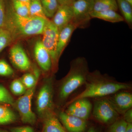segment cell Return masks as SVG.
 <instances>
[{
    "label": "cell",
    "instance_id": "cell-1",
    "mask_svg": "<svg viewBox=\"0 0 132 132\" xmlns=\"http://www.w3.org/2000/svg\"><path fill=\"white\" fill-rule=\"evenodd\" d=\"M85 85L84 90L69 102L68 105L78 99L103 98L119 91L132 88L131 84L119 82L106 75L102 74L97 70L89 72Z\"/></svg>",
    "mask_w": 132,
    "mask_h": 132
},
{
    "label": "cell",
    "instance_id": "cell-2",
    "mask_svg": "<svg viewBox=\"0 0 132 132\" xmlns=\"http://www.w3.org/2000/svg\"><path fill=\"white\" fill-rule=\"evenodd\" d=\"M49 19L30 16H21L12 8L6 10L5 24L3 28L8 31L13 40L31 36L42 34Z\"/></svg>",
    "mask_w": 132,
    "mask_h": 132
},
{
    "label": "cell",
    "instance_id": "cell-3",
    "mask_svg": "<svg viewBox=\"0 0 132 132\" xmlns=\"http://www.w3.org/2000/svg\"><path fill=\"white\" fill-rule=\"evenodd\" d=\"M89 72L87 61L84 57H77L72 61L69 72L58 88L57 100L59 104L64 103L76 90L85 85Z\"/></svg>",
    "mask_w": 132,
    "mask_h": 132
},
{
    "label": "cell",
    "instance_id": "cell-4",
    "mask_svg": "<svg viewBox=\"0 0 132 132\" xmlns=\"http://www.w3.org/2000/svg\"><path fill=\"white\" fill-rule=\"evenodd\" d=\"M54 87L52 78L43 83L38 93L36 99V109L40 118L43 119L54 112Z\"/></svg>",
    "mask_w": 132,
    "mask_h": 132
},
{
    "label": "cell",
    "instance_id": "cell-5",
    "mask_svg": "<svg viewBox=\"0 0 132 132\" xmlns=\"http://www.w3.org/2000/svg\"><path fill=\"white\" fill-rule=\"evenodd\" d=\"M93 114L95 119L99 122L110 125L119 119L120 116L106 97L98 98L95 101Z\"/></svg>",
    "mask_w": 132,
    "mask_h": 132
},
{
    "label": "cell",
    "instance_id": "cell-6",
    "mask_svg": "<svg viewBox=\"0 0 132 132\" xmlns=\"http://www.w3.org/2000/svg\"><path fill=\"white\" fill-rule=\"evenodd\" d=\"M59 33L58 28L52 20H48L43 29V45L49 53L52 59L53 69L56 68L59 62L57 55V43Z\"/></svg>",
    "mask_w": 132,
    "mask_h": 132
},
{
    "label": "cell",
    "instance_id": "cell-7",
    "mask_svg": "<svg viewBox=\"0 0 132 132\" xmlns=\"http://www.w3.org/2000/svg\"><path fill=\"white\" fill-rule=\"evenodd\" d=\"M71 5L73 15L72 22L77 28H86L92 19L90 13L93 10L94 0H75Z\"/></svg>",
    "mask_w": 132,
    "mask_h": 132
},
{
    "label": "cell",
    "instance_id": "cell-8",
    "mask_svg": "<svg viewBox=\"0 0 132 132\" xmlns=\"http://www.w3.org/2000/svg\"><path fill=\"white\" fill-rule=\"evenodd\" d=\"M36 86L27 89L24 94L14 102V106L19 112L23 123L34 125L36 121V117L32 108V99Z\"/></svg>",
    "mask_w": 132,
    "mask_h": 132
},
{
    "label": "cell",
    "instance_id": "cell-9",
    "mask_svg": "<svg viewBox=\"0 0 132 132\" xmlns=\"http://www.w3.org/2000/svg\"><path fill=\"white\" fill-rule=\"evenodd\" d=\"M93 109L91 102L87 98L78 99L69 104L66 113L86 121L90 117Z\"/></svg>",
    "mask_w": 132,
    "mask_h": 132
},
{
    "label": "cell",
    "instance_id": "cell-10",
    "mask_svg": "<svg viewBox=\"0 0 132 132\" xmlns=\"http://www.w3.org/2000/svg\"><path fill=\"white\" fill-rule=\"evenodd\" d=\"M112 106L120 115L132 107V94L128 90H122L107 97Z\"/></svg>",
    "mask_w": 132,
    "mask_h": 132
},
{
    "label": "cell",
    "instance_id": "cell-11",
    "mask_svg": "<svg viewBox=\"0 0 132 132\" xmlns=\"http://www.w3.org/2000/svg\"><path fill=\"white\" fill-rule=\"evenodd\" d=\"M9 54L12 63L19 70L27 71L31 68V62L23 47L20 44L13 45L10 48Z\"/></svg>",
    "mask_w": 132,
    "mask_h": 132
},
{
    "label": "cell",
    "instance_id": "cell-12",
    "mask_svg": "<svg viewBox=\"0 0 132 132\" xmlns=\"http://www.w3.org/2000/svg\"><path fill=\"white\" fill-rule=\"evenodd\" d=\"M58 118L68 132H84L86 130V120L69 115L64 111L59 113Z\"/></svg>",
    "mask_w": 132,
    "mask_h": 132
},
{
    "label": "cell",
    "instance_id": "cell-13",
    "mask_svg": "<svg viewBox=\"0 0 132 132\" xmlns=\"http://www.w3.org/2000/svg\"><path fill=\"white\" fill-rule=\"evenodd\" d=\"M34 51L36 61L42 69L46 72L51 71L53 69L52 59L40 39L36 42Z\"/></svg>",
    "mask_w": 132,
    "mask_h": 132
},
{
    "label": "cell",
    "instance_id": "cell-14",
    "mask_svg": "<svg viewBox=\"0 0 132 132\" xmlns=\"http://www.w3.org/2000/svg\"><path fill=\"white\" fill-rule=\"evenodd\" d=\"M73 13L71 5H60L53 16L52 21L59 31L72 21Z\"/></svg>",
    "mask_w": 132,
    "mask_h": 132
},
{
    "label": "cell",
    "instance_id": "cell-15",
    "mask_svg": "<svg viewBox=\"0 0 132 132\" xmlns=\"http://www.w3.org/2000/svg\"><path fill=\"white\" fill-rule=\"evenodd\" d=\"M77 28L75 24L71 22L59 31L57 50V57L59 60L64 49L68 44L74 31Z\"/></svg>",
    "mask_w": 132,
    "mask_h": 132
},
{
    "label": "cell",
    "instance_id": "cell-16",
    "mask_svg": "<svg viewBox=\"0 0 132 132\" xmlns=\"http://www.w3.org/2000/svg\"><path fill=\"white\" fill-rule=\"evenodd\" d=\"M42 132H68L54 112L43 119Z\"/></svg>",
    "mask_w": 132,
    "mask_h": 132
},
{
    "label": "cell",
    "instance_id": "cell-17",
    "mask_svg": "<svg viewBox=\"0 0 132 132\" xmlns=\"http://www.w3.org/2000/svg\"><path fill=\"white\" fill-rule=\"evenodd\" d=\"M92 18H97L112 23L124 21L123 16L113 10H107L100 12L93 11L90 13Z\"/></svg>",
    "mask_w": 132,
    "mask_h": 132
},
{
    "label": "cell",
    "instance_id": "cell-18",
    "mask_svg": "<svg viewBox=\"0 0 132 132\" xmlns=\"http://www.w3.org/2000/svg\"><path fill=\"white\" fill-rule=\"evenodd\" d=\"M119 9L125 21L130 27L132 26V6L126 0H116Z\"/></svg>",
    "mask_w": 132,
    "mask_h": 132
},
{
    "label": "cell",
    "instance_id": "cell-19",
    "mask_svg": "<svg viewBox=\"0 0 132 132\" xmlns=\"http://www.w3.org/2000/svg\"><path fill=\"white\" fill-rule=\"evenodd\" d=\"M17 116L8 107L0 105V125L11 124L15 122Z\"/></svg>",
    "mask_w": 132,
    "mask_h": 132
},
{
    "label": "cell",
    "instance_id": "cell-20",
    "mask_svg": "<svg viewBox=\"0 0 132 132\" xmlns=\"http://www.w3.org/2000/svg\"><path fill=\"white\" fill-rule=\"evenodd\" d=\"M118 10L116 0H94L93 11L94 12L107 10L117 11Z\"/></svg>",
    "mask_w": 132,
    "mask_h": 132
},
{
    "label": "cell",
    "instance_id": "cell-21",
    "mask_svg": "<svg viewBox=\"0 0 132 132\" xmlns=\"http://www.w3.org/2000/svg\"><path fill=\"white\" fill-rule=\"evenodd\" d=\"M43 11L47 18H52L60 5L57 0H40Z\"/></svg>",
    "mask_w": 132,
    "mask_h": 132
},
{
    "label": "cell",
    "instance_id": "cell-22",
    "mask_svg": "<svg viewBox=\"0 0 132 132\" xmlns=\"http://www.w3.org/2000/svg\"><path fill=\"white\" fill-rule=\"evenodd\" d=\"M29 11L30 16L48 19L45 15L40 0L31 1L29 6Z\"/></svg>",
    "mask_w": 132,
    "mask_h": 132
},
{
    "label": "cell",
    "instance_id": "cell-23",
    "mask_svg": "<svg viewBox=\"0 0 132 132\" xmlns=\"http://www.w3.org/2000/svg\"><path fill=\"white\" fill-rule=\"evenodd\" d=\"M39 73L36 71L35 74L27 73L22 76L21 80L27 89H30L37 85Z\"/></svg>",
    "mask_w": 132,
    "mask_h": 132
},
{
    "label": "cell",
    "instance_id": "cell-24",
    "mask_svg": "<svg viewBox=\"0 0 132 132\" xmlns=\"http://www.w3.org/2000/svg\"><path fill=\"white\" fill-rule=\"evenodd\" d=\"M13 9L17 14L21 16H29L28 7L19 0H12Z\"/></svg>",
    "mask_w": 132,
    "mask_h": 132
},
{
    "label": "cell",
    "instance_id": "cell-25",
    "mask_svg": "<svg viewBox=\"0 0 132 132\" xmlns=\"http://www.w3.org/2000/svg\"><path fill=\"white\" fill-rule=\"evenodd\" d=\"M9 32L4 29H0V53L13 42Z\"/></svg>",
    "mask_w": 132,
    "mask_h": 132
},
{
    "label": "cell",
    "instance_id": "cell-26",
    "mask_svg": "<svg viewBox=\"0 0 132 132\" xmlns=\"http://www.w3.org/2000/svg\"><path fill=\"white\" fill-rule=\"evenodd\" d=\"M10 89L14 94L17 96L24 94L27 90L20 79H15L12 81L10 84Z\"/></svg>",
    "mask_w": 132,
    "mask_h": 132
},
{
    "label": "cell",
    "instance_id": "cell-27",
    "mask_svg": "<svg viewBox=\"0 0 132 132\" xmlns=\"http://www.w3.org/2000/svg\"><path fill=\"white\" fill-rule=\"evenodd\" d=\"M0 103L14 106V100L7 89L0 85Z\"/></svg>",
    "mask_w": 132,
    "mask_h": 132
},
{
    "label": "cell",
    "instance_id": "cell-28",
    "mask_svg": "<svg viewBox=\"0 0 132 132\" xmlns=\"http://www.w3.org/2000/svg\"><path fill=\"white\" fill-rule=\"evenodd\" d=\"M127 125L123 118H119L111 125L108 132H126Z\"/></svg>",
    "mask_w": 132,
    "mask_h": 132
},
{
    "label": "cell",
    "instance_id": "cell-29",
    "mask_svg": "<svg viewBox=\"0 0 132 132\" xmlns=\"http://www.w3.org/2000/svg\"><path fill=\"white\" fill-rule=\"evenodd\" d=\"M14 73L13 69L6 61L0 60V76H9L13 75Z\"/></svg>",
    "mask_w": 132,
    "mask_h": 132
},
{
    "label": "cell",
    "instance_id": "cell-30",
    "mask_svg": "<svg viewBox=\"0 0 132 132\" xmlns=\"http://www.w3.org/2000/svg\"><path fill=\"white\" fill-rule=\"evenodd\" d=\"M6 10L4 0H0V28L1 29L4 27Z\"/></svg>",
    "mask_w": 132,
    "mask_h": 132
},
{
    "label": "cell",
    "instance_id": "cell-31",
    "mask_svg": "<svg viewBox=\"0 0 132 132\" xmlns=\"http://www.w3.org/2000/svg\"><path fill=\"white\" fill-rule=\"evenodd\" d=\"M10 131V132H35L32 128L29 126L13 127Z\"/></svg>",
    "mask_w": 132,
    "mask_h": 132
},
{
    "label": "cell",
    "instance_id": "cell-32",
    "mask_svg": "<svg viewBox=\"0 0 132 132\" xmlns=\"http://www.w3.org/2000/svg\"><path fill=\"white\" fill-rule=\"evenodd\" d=\"M123 119L127 123H132V109H128L123 115Z\"/></svg>",
    "mask_w": 132,
    "mask_h": 132
},
{
    "label": "cell",
    "instance_id": "cell-33",
    "mask_svg": "<svg viewBox=\"0 0 132 132\" xmlns=\"http://www.w3.org/2000/svg\"><path fill=\"white\" fill-rule=\"evenodd\" d=\"M60 5H71L72 2V0H57Z\"/></svg>",
    "mask_w": 132,
    "mask_h": 132
},
{
    "label": "cell",
    "instance_id": "cell-34",
    "mask_svg": "<svg viewBox=\"0 0 132 132\" xmlns=\"http://www.w3.org/2000/svg\"><path fill=\"white\" fill-rule=\"evenodd\" d=\"M126 132H132V123H127Z\"/></svg>",
    "mask_w": 132,
    "mask_h": 132
},
{
    "label": "cell",
    "instance_id": "cell-35",
    "mask_svg": "<svg viewBox=\"0 0 132 132\" xmlns=\"http://www.w3.org/2000/svg\"><path fill=\"white\" fill-rule=\"evenodd\" d=\"M22 2L25 3L28 6H29V4H30V2H31V0H19Z\"/></svg>",
    "mask_w": 132,
    "mask_h": 132
},
{
    "label": "cell",
    "instance_id": "cell-36",
    "mask_svg": "<svg viewBox=\"0 0 132 132\" xmlns=\"http://www.w3.org/2000/svg\"><path fill=\"white\" fill-rule=\"evenodd\" d=\"M87 132H96V131H95V129L94 128L92 127L88 129Z\"/></svg>",
    "mask_w": 132,
    "mask_h": 132
},
{
    "label": "cell",
    "instance_id": "cell-37",
    "mask_svg": "<svg viewBox=\"0 0 132 132\" xmlns=\"http://www.w3.org/2000/svg\"><path fill=\"white\" fill-rule=\"evenodd\" d=\"M126 1L129 3L130 5L132 6V0H126Z\"/></svg>",
    "mask_w": 132,
    "mask_h": 132
},
{
    "label": "cell",
    "instance_id": "cell-38",
    "mask_svg": "<svg viewBox=\"0 0 132 132\" xmlns=\"http://www.w3.org/2000/svg\"><path fill=\"white\" fill-rule=\"evenodd\" d=\"M0 132H9L7 131H5V130H0Z\"/></svg>",
    "mask_w": 132,
    "mask_h": 132
},
{
    "label": "cell",
    "instance_id": "cell-39",
    "mask_svg": "<svg viewBox=\"0 0 132 132\" xmlns=\"http://www.w3.org/2000/svg\"><path fill=\"white\" fill-rule=\"evenodd\" d=\"M75 1V0H72V1Z\"/></svg>",
    "mask_w": 132,
    "mask_h": 132
},
{
    "label": "cell",
    "instance_id": "cell-40",
    "mask_svg": "<svg viewBox=\"0 0 132 132\" xmlns=\"http://www.w3.org/2000/svg\"><path fill=\"white\" fill-rule=\"evenodd\" d=\"M34 1V0H31V1Z\"/></svg>",
    "mask_w": 132,
    "mask_h": 132
},
{
    "label": "cell",
    "instance_id": "cell-41",
    "mask_svg": "<svg viewBox=\"0 0 132 132\" xmlns=\"http://www.w3.org/2000/svg\"><path fill=\"white\" fill-rule=\"evenodd\" d=\"M1 29V28H0V29Z\"/></svg>",
    "mask_w": 132,
    "mask_h": 132
}]
</instances>
